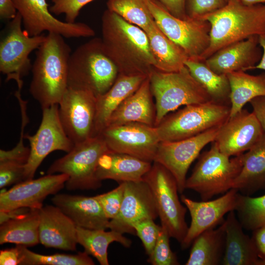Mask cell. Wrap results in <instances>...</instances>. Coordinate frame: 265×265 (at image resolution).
<instances>
[{
    "label": "cell",
    "instance_id": "1",
    "mask_svg": "<svg viewBox=\"0 0 265 265\" xmlns=\"http://www.w3.org/2000/svg\"><path fill=\"white\" fill-rule=\"evenodd\" d=\"M102 32L104 49L119 74L149 76L155 60L144 30L107 9L102 17Z\"/></svg>",
    "mask_w": 265,
    "mask_h": 265
},
{
    "label": "cell",
    "instance_id": "2",
    "mask_svg": "<svg viewBox=\"0 0 265 265\" xmlns=\"http://www.w3.org/2000/svg\"><path fill=\"white\" fill-rule=\"evenodd\" d=\"M37 50L29 91L43 108L58 105L68 88L71 50L64 37L53 32Z\"/></svg>",
    "mask_w": 265,
    "mask_h": 265
},
{
    "label": "cell",
    "instance_id": "3",
    "mask_svg": "<svg viewBox=\"0 0 265 265\" xmlns=\"http://www.w3.org/2000/svg\"><path fill=\"white\" fill-rule=\"evenodd\" d=\"M201 19L211 25L210 42L199 60H204L221 48L265 32V4L248 5L229 0L218 10Z\"/></svg>",
    "mask_w": 265,
    "mask_h": 265
},
{
    "label": "cell",
    "instance_id": "4",
    "mask_svg": "<svg viewBox=\"0 0 265 265\" xmlns=\"http://www.w3.org/2000/svg\"><path fill=\"white\" fill-rule=\"evenodd\" d=\"M118 75L116 66L104 49L101 38H94L71 53L68 87L88 91L97 97L110 88Z\"/></svg>",
    "mask_w": 265,
    "mask_h": 265
},
{
    "label": "cell",
    "instance_id": "5",
    "mask_svg": "<svg viewBox=\"0 0 265 265\" xmlns=\"http://www.w3.org/2000/svg\"><path fill=\"white\" fill-rule=\"evenodd\" d=\"M230 158L213 141L210 149L199 156L186 180V189L196 191L203 201H207L232 188L242 167L243 153Z\"/></svg>",
    "mask_w": 265,
    "mask_h": 265
},
{
    "label": "cell",
    "instance_id": "6",
    "mask_svg": "<svg viewBox=\"0 0 265 265\" xmlns=\"http://www.w3.org/2000/svg\"><path fill=\"white\" fill-rule=\"evenodd\" d=\"M150 88L155 99V126L170 112L182 106L212 101L186 66L176 72H164L154 69L149 76Z\"/></svg>",
    "mask_w": 265,
    "mask_h": 265
},
{
    "label": "cell",
    "instance_id": "7",
    "mask_svg": "<svg viewBox=\"0 0 265 265\" xmlns=\"http://www.w3.org/2000/svg\"><path fill=\"white\" fill-rule=\"evenodd\" d=\"M230 113V105L212 101L189 105L168 114L155 127L160 141H178L221 126Z\"/></svg>",
    "mask_w": 265,
    "mask_h": 265
},
{
    "label": "cell",
    "instance_id": "8",
    "mask_svg": "<svg viewBox=\"0 0 265 265\" xmlns=\"http://www.w3.org/2000/svg\"><path fill=\"white\" fill-rule=\"evenodd\" d=\"M143 180L152 192L161 226L181 243L188 228L185 219L187 208L180 202L175 179L164 166L154 161Z\"/></svg>",
    "mask_w": 265,
    "mask_h": 265
},
{
    "label": "cell",
    "instance_id": "9",
    "mask_svg": "<svg viewBox=\"0 0 265 265\" xmlns=\"http://www.w3.org/2000/svg\"><path fill=\"white\" fill-rule=\"evenodd\" d=\"M108 150L102 136L98 134L75 145L69 152L51 165L47 174H67L65 186L70 190L97 189L102 185L96 176L97 163Z\"/></svg>",
    "mask_w": 265,
    "mask_h": 265
},
{
    "label": "cell",
    "instance_id": "10",
    "mask_svg": "<svg viewBox=\"0 0 265 265\" xmlns=\"http://www.w3.org/2000/svg\"><path fill=\"white\" fill-rule=\"evenodd\" d=\"M160 30L186 53L188 59L199 60L210 42L211 25L207 21L176 18L155 0H146Z\"/></svg>",
    "mask_w": 265,
    "mask_h": 265
},
{
    "label": "cell",
    "instance_id": "11",
    "mask_svg": "<svg viewBox=\"0 0 265 265\" xmlns=\"http://www.w3.org/2000/svg\"><path fill=\"white\" fill-rule=\"evenodd\" d=\"M22 17L17 12L7 25L0 42V71L6 75L7 81L15 80L18 87H23L21 78L31 70L30 53L37 49L46 38L42 34L30 36L22 29Z\"/></svg>",
    "mask_w": 265,
    "mask_h": 265
},
{
    "label": "cell",
    "instance_id": "12",
    "mask_svg": "<svg viewBox=\"0 0 265 265\" xmlns=\"http://www.w3.org/2000/svg\"><path fill=\"white\" fill-rule=\"evenodd\" d=\"M42 109V120L37 132L24 136L29 142L30 155L25 166L24 181L33 179L36 171L49 154L56 150L68 153L74 146L60 121L59 105Z\"/></svg>",
    "mask_w": 265,
    "mask_h": 265
},
{
    "label": "cell",
    "instance_id": "13",
    "mask_svg": "<svg viewBox=\"0 0 265 265\" xmlns=\"http://www.w3.org/2000/svg\"><path fill=\"white\" fill-rule=\"evenodd\" d=\"M58 105L60 121L74 145L96 136V97L93 94L68 87Z\"/></svg>",
    "mask_w": 265,
    "mask_h": 265
},
{
    "label": "cell",
    "instance_id": "14",
    "mask_svg": "<svg viewBox=\"0 0 265 265\" xmlns=\"http://www.w3.org/2000/svg\"><path fill=\"white\" fill-rule=\"evenodd\" d=\"M221 126L186 139L160 142L154 161L164 166L172 174L179 193H182L186 189V174L190 165L204 147L214 141Z\"/></svg>",
    "mask_w": 265,
    "mask_h": 265
},
{
    "label": "cell",
    "instance_id": "15",
    "mask_svg": "<svg viewBox=\"0 0 265 265\" xmlns=\"http://www.w3.org/2000/svg\"><path fill=\"white\" fill-rule=\"evenodd\" d=\"M100 134L109 150L151 162L160 142L155 127L137 122L107 126Z\"/></svg>",
    "mask_w": 265,
    "mask_h": 265
},
{
    "label": "cell",
    "instance_id": "16",
    "mask_svg": "<svg viewBox=\"0 0 265 265\" xmlns=\"http://www.w3.org/2000/svg\"><path fill=\"white\" fill-rule=\"evenodd\" d=\"M22 17L24 29L30 36L45 31L58 34L67 38L93 37L94 30L80 22L69 23L55 18L48 8L46 0H12Z\"/></svg>",
    "mask_w": 265,
    "mask_h": 265
},
{
    "label": "cell",
    "instance_id": "17",
    "mask_svg": "<svg viewBox=\"0 0 265 265\" xmlns=\"http://www.w3.org/2000/svg\"><path fill=\"white\" fill-rule=\"evenodd\" d=\"M240 193L232 188L222 196L211 201L197 202L184 195L181 200L187 209L191 223L186 235L181 243L183 249L188 248L194 239L204 231L215 226L222 221L223 216L231 211H236Z\"/></svg>",
    "mask_w": 265,
    "mask_h": 265
},
{
    "label": "cell",
    "instance_id": "18",
    "mask_svg": "<svg viewBox=\"0 0 265 265\" xmlns=\"http://www.w3.org/2000/svg\"><path fill=\"white\" fill-rule=\"evenodd\" d=\"M122 203L118 214L109 220L108 228L123 234L135 235L132 225L145 219L155 220L158 210L151 189L143 180L125 182Z\"/></svg>",
    "mask_w": 265,
    "mask_h": 265
},
{
    "label": "cell",
    "instance_id": "19",
    "mask_svg": "<svg viewBox=\"0 0 265 265\" xmlns=\"http://www.w3.org/2000/svg\"><path fill=\"white\" fill-rule=\"evenodd\" d=\"M66 174H47L36 179L23 181L0 194V211L27 208L40 209L50 195L56 194L65 186Z\"/></svg>",
    "mask_w": 265,
    "mask_h": 265
},
{
    "label": "cell",
    "instance_id": "20",
    "mask_svg": "<svg viewBox=\"0 0 265 265\" xmlns=\"http://www.w3.org/2000/svg\"><path fill=\"white\" fill-rule=\"evenodd\" d=\"M263 135L253 112L243 108L222 125L214 141L222 153L230 157L250 150Z\"/></svg>",
    "mask_w": 265,
    "mask_h": 265
},
{
    "label": "cell",
    "instance_id": "21",
    "mask_svg": "<svg viewBox=\"0 0 265 265\" xmlns=\"http://www.w3.org/2000/svg\"><path fill=\"white\" fill-rule=\"evenodd\" d=\"M259 36H253L223 47L204 60L218 74L251 70L260 60L262 53Z\"/></svg>",
    "mask_w": 265,
    "mask_h": 265
},
{
    "label": "cell",
    "instance_id": "22",
    "mask_svg": "<svg viewBox=\"0 0 265 265\" xmlns=\"http://www.w3.org/2000/svg\"><path fill=\"white\" fill-rule=\"evenodd\" d=\"M40 243L47 248L75 251L77 226L58 208L46 205L39 209Z\"/></svg>",
    "mask_w": 265,
    "mask_h": 265
},
{
    "label": "cell",
    "instance_id": "23",
    "mask_svg": "<svg viewBox=\"0 0 265 265\" xmlns=\"http://www.w3.org/2000/svg\"><path fill=\"white\" fill-rule=\"evenodd\" d=\"M52 202L77 227L88 229L108 228L109 219L94 196L57 194L52 198Z\"/></svg>",
    "mask_w": 265,
    "mask_h": 265
},
{
    "label": "cell",
    "instance_id": "24",
    "mask_svg": "<svg viewBox=\"0 0 265 265\" xmlns=\"http://www.w3.org/2000/svg\"><path fill=\"white\" fill-rule=\"evenodd\" d=\"M148 77L139 88L114 110L106 127L132 122L155 127L156 109Z\"/></svg>",
    "mask_w": 265,
    "mask_h": 265
},
{
    "label": "cell",
    "instance_id": "25",
    "mask_svg": "<svg viewBox=\"0 0 265 265\" xmlns=\"http://www.w3.org/2000/svg\"><path fill=\"white\" fill-rule=\"evenodd\" d=\"M225 246L221 264L223 265H265L258 255L253 238L243 231V227L236 215L229 212L224 221Z\"/></svg>",
    "mask_w": 265,
    "mask_h": 265
},
{
    "label": "cell",
    "instance_id": "26",
    "mask_svg": "<svg viewBox=\"0 0 265 265\" xmlns=\"http://www.w3.org/2000/svg\"><path fill=\"white\" fill-rule=\"evenodd\" d=\"M152 163L129 155L108 150L100 157L96 170L97 179H111L119 184L143 180Z\"/></svg>",
    "mask_w": 265,
    "mask_h": 265
},
{
    "label": "cell",
    "instance_id": "27",
    "mask_svg": "<svg viewBox=\"0 0 265 265\" xmlns=\"http://www.w3.org/2000/svg\"><path fill=\"white\" fill-rule=\"evenodd\" d=\"M147 77L144 75L119 74L110 88L105 94L96 97L95 121L96 135L106 128L111 115L121 103L134 93Z\"/></svg>",
    "mask_w": 265,
    "mask_h": 265
},
{
    "label": "cell",
    "instance_id": "28",
    "mask_svg": "<svg viewBox=\"0 0 265 265\" xmlns=\"http://www.w3.org/2000/svg\"><path fill=\"white\" fill-rule=\"evenodd\" d=\"M155 60V69L164 72L178 71L188 57L185 52L170 39L155 21L145 30Z\"/></svg>",
    "mask_w": 265,
    "mask_h": 265
},
{
    "label": "cell",
    "instance_id": "29",
    "mask_svg": "<svg viewBox=\"0 0 265 265\" xmlns=\"http://www.w3.org/2000/svg\"><path fill=\"white\" fill-rule=\"evenodd\" d=\"M265 187V135L252 148L243 153V165L233 188L245 195Z\"/></svg>",
    "mask_w": 265,
    "mask_h": 265
},
{
    "label": "cell",
    "instance_id": "30",
    "mask_svg": "<svg viewBox=\"0 0 265 265\" xmlns=\"http://www.w3.org/2000/svg\"><path fill=\"white\" fill-rule=\"evenodd\" d=\"M224 221L218 228L209 229L194 239L186 265L221 264L225 246Z\"/></svg>",
    "mask_w": 265,
    "mask_h": 265
},
{
    "label": "cell",
    "instance_id": "31",
    "mask_svg": "<svg viewBox=\"0 0 265 265\" xmlns=\"http://www.w3.org/2000/svg\"><path fill=\"white\" fill-rule=\"evenodd\" d=\"M226 75L231 88L229 117L241 110L244 105L253 99L265 96V73L252 75L245 71H239Z\"/></svg>",
    "mask_w": 265,
    "mask_h": 265
},
{
    "label": "cell",
    "instance_id": "32",
    "mask_svg": "<svg viewBox=\"0 0 265 265\" xmlns=\"http://www.w3.org/2000/svg\"><path fill=\"white\" fill-rule=\"evenodd\" d=\"M39 209H31L0 224V244L15 243L26 247L39 243Z\"/></svg>",
    "mask_w": 265,
    "mask_h": 265
},
{
    "label": "cell",
    "instance_id": "33",
    "mask_svg": "<svg viewBox=\"0 0 265 265\" xmlns=\"http://www.w3.org/2000/svg\"><path fill=\"white\" fill-rule=\"evenodd\" d=\"M102 229H88L77 227L78 243L89 255L95 258L101 265H108L107 249L110 243L117 242L126 248L132 243L131 240L118 232Z\"/></svg>",
    "mask_w": 265,
    "mask_h": 265
},
{
    "label": "cell",
    "instance_id": "34",
    "mask_svg": "<svg viewBox=\"0 0 265 265\" xmlns=\"http://www.w3.org/2000/svg\"><path fill=\"white\" fill-rule=\"evenodd\" d=\"M185 65L210 96L212 101L230 106L231 88L226 74H218L204 60L188 59Z\"/></svg>",
    "mask_w": 265,
    "mask_h": 265
},
{
    "label": "cell",
    "instance_id": "35",
    "mask_svg": "<svg viewBox=\"0 0 265 265\" xmlns=\"http://www.w3.org/2000/svg\"><path fill=\"white\" fill-rule=\"evenodd\" d=\"M107 9L146 30L154 21L146 0H107Z\"/></svg>",
    "mask_w": 265,
    "mask_h": 265
},
{
    "label": "cell",
    "instance_id": "36",
    "mask_svg": "<svg viewBox=\"0 0 265 265\" xmlns=\"http://www.w3.org/2000/svg\"><path fill=\"white\" fill-rule=\"evenodd\" d=\"M20 254V265H94V262L85 252L76 254L42 255L17 245Z\"/></svg>",
    "mask_w": 265,
    "mask_h": 265
},
{
    "label": "cell",
    "instance_id": "37",
    "mask_svg": "<svg viewBox=\"0 0 265 265\" xmlns=\"http://www.w3.org/2000/svg\"><path fill=\"white\" fill-rule=\"evenodd\" d=\"M244 229L254 231L265 225V195L252 197L240 194L236 211Z\"/></svg>",
    "mask_w": 265,
    "mask_h": 265
},
{
    "label": "cell",
    "instance_id": "38",
    "mask_svg": "<svg viewBox=\"0 0 265 265\" xmlns=\"http://www.w3.org/2000/svg\"><path fill=\"white\" fill-rule=\"evenodd\" d=\"M170 238L166 229L161 226L154 248L149 255L148 262L152 265H178L179 263L169 244Z\"/></svg>",
    "mask_w": 265,
    "mask_h": 265
},
{
    "label": "cell",
    "instance_id": "39",
    "mask_svg": "<svg viewBox=\"0 0 265 265\" xmlns=\"http://www.w3.org/2000/svg\"><path fill=\"white\" fill-rule=\"evenodd\" d=\"M132 227L141 240L146 254L152 253L157 241L161 226H159L152 219H145L134 223Z\"/></svg>",
    "mask_w": 265,
    "mask_h": 265
},
{
    "label": "cell",
    "instance_id": "40",
    "mask_svg": "<svg viewBox=\"0 0 265 265\" xmlns=\"http://www.w3.org/2000/svg\"><path fill=\"white\" fill-rule=\"evenodd\" d=\"M125 186V182H123L120 183L117 187L111 191L94 196L109 220L114 218L120 211L123 199Z\"/></svg>",
    "mask_w": 265,
    "mask_h": 265
},
{
    "label": "cell",
    "instance_id": "41",
    "mask_svg": "<svg viewBox=\"0 0 265 265\" xmlns=\"http://www.w3.org/2000/svg\"><path fill=\"white\" fill-rule=\"evenodd\" d=\"M94 0H52L53 4L49 9L56 15L64 14L65 22L74 23L80 10L87 3Z\"/></svg>",
    "mask_w": 265,
    "mask_h": 265
},
{
    "label": "cell",
    "instance_id": "42",
    "mask_svg": "<svg viewBox=\"0 0 265 265\" xmlns=\"http://www.w3.org/2000/svg\"><path fill=\"white\" fill-rule=\"evenodd\" d=\"M25 164L11 160L0 161L1 189L24 180Z\"/></svg>",
    "mask_w": 265,
    "mask_h": 265
},
{
    "label": "cell",
    "instance_id": "43",
    "mask_svg": "<svg viewBox=\"0 0 265 265\" xmlns=\"http://www.w3.org/2000/svg\"><path fill=\"white\" fill-rule=\"evenodd\" d=\"M226 3L225 0H186V13L190 18L201 19L221 9Z\"/></svg>",
    "mask_w": 265,
    "mask_h": 265
},
{
    "label": "cell",
    "instance_id": "44",
    "mask_svg": "<svg viewBox=\"0 0 265 265\" xmlns=\"http://www.w3.org/2000/svg\"><path fill=\"white\" fill-rule=\"evenodd\" d=\"M173 16L182 19L189 17L186 11V0H155Z\"/></svg>",
    "mask_w": 265,
    "mask_h": 265
},
{
    "label": "cell",
    "instance_id": "45",
    "mask_svg": "<svg viewBox=\"0 0 265 265\" xmlns=\"http://www.w3.org/2000/svg\"><path fill=\"white\" fill-rule=\"evenodd\" d=\"M249 103L252 107V112L259 121L265 135V96L256 97Z\"/></svg>",
    "mask_w": 265,
    "mask_h": 265
},
{
    "label": "cell",
    "instance_id": "46",
    "mask_svg": "<svg viewBox=\"0 0 265 265\" xmlns=\"http://www.w3.org/2000/svg\"><path fill=\"white\" fill-rule=\"evenodd\" d=\"M20 254L17 245L15 248L0 250V265H20Z\"/></svg>",
    "mask_w": 265,
    "mask_h": 265
},
{
    "label": "cell",
    "instance_id": "47",
    "mask_svg": "<svg viewBox=\"0 0 265 265\" xmlns=\"http://www.w3.org/2000/svg\"><path fill=\"white\" fill-rule=\"evenodd\" d=\"M253 239L258 257L265 262V225L253 231Z\"/></svg>",
    "mask_w": 265,
    "mask_h": 265
},
{
    "label": "cell",
    "instance_id": "48",
    "mask_svg": "<svg viewBox=\"0 0 265 265\" xmlns=\"http://www.w3.org/2000/svg\"><path fill=\"white\" fill-rule=\"evenodd\" d=\"M17 13L12 0H0V17L1 19L11 20Z\"/></svg>",
    "mask_w": 265,
    "mask_h": 265
},
{
    "label": "cell",
    "instance_id": "49",
    "mask_svg": "<svg viewBox=\"0 0 265 265\" xmlns=\"http://www.w3.org/2000/svg\"><path fill=\"white\" fill-rule=\"evenodd\" d=\"M259 43L263 50V53L260 61L251 70L258 69L265 70V32L259 36Z\"/></svg>",
    "mask_w": 265,
    "mask_h": 265
},
{
    "label": "cell",
    "instance_id": "50",
    "mask_svg": "<svg viewBox=\"0 0 265 265\" xmlns=\"http://www.w3.org/2000/svg\"><path fill=\"white\" fill-rule=\"evenodd\" d=\"M242 3L248 5H255L258 4H262L265 2V0H238Z\"/></svg>",
    "mask_w": 265,
    "mask_h": 265
},
{
    "label": "cell",
    "instance_id": "51",
    "mask_svg": "<svg viewBox=\"0 0 265 265\" xmlns=\"http://www.w3.org/2000/svg\"><path fill=\"white\" fill-rule=\"evenodd\" d=\"M225 0V1H226V2H227L229 0Z\"/></svg>",
    "mask_w": 265,
    "mask_h": 265
}]
</instances>
